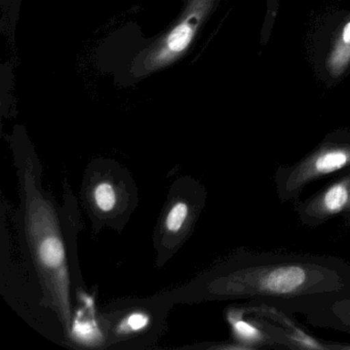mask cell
<instances>
[{"label":"cell","mask_w":350,"mask_h":350,"mask_svg":"<svg viewBox=\"0 0 350 350\" xmlns=\"http://www.w3.org/2000/svg\"><path fill=\"white\" fill-rule=\"evenodd\" d=\"M40 259L49 267L56 268L64 263L65 254L62 241L56 237H48L40 243Z\"/></svg>","instance_id":"5"},{"label":"cell","mask_w":350,"mask_h":350,"mask_svg":"<svg viewBox=\"0 0 350 350\" xmlns=\"http://www.w3.org/2000/svg\"><path fill=\"white\" fill-rule=\"evenodd\" d=\"M342 38H343V42H345V44H350V23H348L347 25L344 27L343 36H342Z\"/></svg>","instance_id":"10"},{"label":"cell","mask_w":350,"mask_h":350,"mask_svg":"<svg viewBox=\"0 0 350 350\" xmlns=\"http://www.w3.org/2000/svg\"><path fill=\"white\" fill-rule=\"evenodd\" d=\"M227 298L301 312L350 294V264L341 258L286 251H243L213 284Z\"/></svg>","instance_id":"1"},{"label":"cell","mask_w":350,"mask_h":350,"mask_svg":"<svg viewBox=\"0 0 350 350\" xmlns=\"http://www.w3.org/2000/svg\"><path fill=\"white\" fill-rule=\"evenodd\" d=\"M96 206L103 211L110 212L116 204V192L113 186L107 182H102L94 190Z\"/></svg>","instance_id":"6"},{"label":"cell","mask_w":350,"mask_h":350,"mask_svg":"<svg viewBox=\"0 0 350 350\" xmlns=\"http://www.w3.org/2000/svg\"><path fill=\"white\" fill-rule=\"evenodd\" d=\"M350 170V134H334L292 165H282L273 176L280 202L300 200L305 188L314 182Z\"/></svg>","instance_id":"2"},{"label":"cell","mask_w":350,"mask_h":350,"mask_svg":"<svg viewBox=\"0 0 350 350\" xmlns=\"http://www.w3.org/2000/svg\"><path fill=\"white\" fill-rule=\"evenodd\" d=\"M304 314L311 325L350 334V294L329 299L311 307Z\"/></svg>","instance_id":"4"},{"label":"cell","mask_w":350,"mask_h":350,"mask_svg":"<svg viewBox=\"0 0 350 350\" xmlns=\"http://www.w3.org/2000/svg\"><path fill=\"white\" fill-rule=\"evenodd\" d=\"M189 214L188 204L183 202H177L167 214L165 225L172 232H177L183 226L184 222Z\"/></svg>","instance_id":"8"},{"label":"cell","mask_w":350,"mask_h":350,"mask_svg":"<svg viewBox=\"0 0 350 350\" xmlns=\"http://www.w3.org/2000/svg\"><path fill=\"white\" fill-rule=\"evenodd\" d=\"M192 29L187 24H182L174 29L167 40V46L173 52H182L187 48L192 38Z\"/></svg>","instance_id":"7"},{"label":"cell","mask_w":350,"mask_h":350,"mask_svg":"<svg viewBox=\"0 0 350 350\" xmlns=\"http://www.w3.org/2000/svg\"><path fill=\"white\" fill-rule=\"evenodd\" d=\"M294 211L305 226H321L333 220L350 227V170L338 174L333 180L305 200H298Z\"/></svg>","instance_id":"3"},{"label":"cell","mask_w":350,"mask_h":350,"mask_svg":"<svg viewBox=\"0 0 350 350\" xmlns=\"http://www.w3.org/2000/svg\"><path fill=\"white\" fill-rule=\"evenodd\" d=\"M149 323V317L143 313L136 312L128 317L124 325V329H131V331H139L143 327H146Z\"/></svg>","instance_id":"9"}]
</instances>
